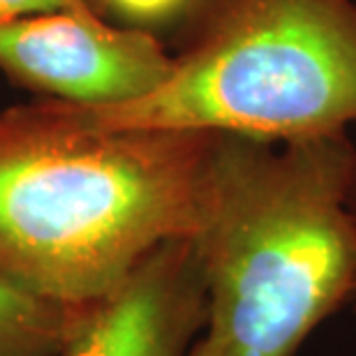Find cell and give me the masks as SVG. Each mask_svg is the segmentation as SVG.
<instances>
[{
    "label": "cell",
    "instance_id": "6da1fadb",
    "mask_svg": "<svg viewBox=\"0 0 356 356\" xmlns=\"http://www.w3.org/2000/svg\"><path fill=\"white\" fill-rule=\"evenodd\" d=\"M216 134L116 130L76 104L0 111V280L86 305L153 250L195 236Z\"/></svg>",
    "mask_w": 356,
    "mask_h": 356
},
{
    "label": "cell",
    "instance_id": "7a4b0ae2",
    "mask_svg": "<svg viewBox=\"0 0 356 356\" xmlns=\"http://www.w3.org/2000/svg\"><path fill=\"white\" fill-rule=\"evenodd\" d=\"M347 134L268 144L216 134L195 248L206 282L199 356H294L356 301Z\"/></svg>",
    "mask_w": 356,
    "mask_h": 356
},
{
    "label": "cell",
    "instance_id": "3957f363",
    "mask_svg": "<svg viewBox=\"0 0 356 356\" xmlns=\"http://www.w3.org/2000/svg\"><path fill=\"white\" fill-rule=\"evenodd\" d=\"M79 109L116 130H192L268 144L347 134L356 123V5L211 0L160 86L130 102Z\"/></svg>",
    "mask_w": 356,
    "mask_h": 356
},
{
    "label": "cell",
    "instance_id": "277c9868",
    "mask_svg": "<svg viewBox=\"0 0 356 356\" xmlns=\"http://www.w3.org/2000/svg\"><path fill=\"white\" fill-rule=\"evenodd\" d=\"M0 70L47 99L111 106L160 86L172 56L151 33L95 10H51L0 21Z\"/></svg>",
    "mask_w": 356,
    "mask_h": 356
},
{
    "label": "cell",
    "instance_id": "5b68a950",
    "mask_svg": "<svg viewBox=\"0 0 356 356\" xmlns=\"http://www.w3.org/2000/svg\"><path fill=\"white\" fill-rule=\"evenodd\" d=\"M206 310L195 241H169L109 294L76 305L60 356H188Z\"/></svg>",
    "mask_w": 356,
    "mask_h": 356
},
{
    "label": "cell",
    "instance_id": "8992f818",
    "mask_svg": "<svg viewBox=\"0 0 356 356\" xmlns=\"http://www.w3.org/2000/svg\"><path fill=\"white\" fill-rule=\"evenodd\" d=\"M74 312L0 280V356H60Z\"/></svg>",
    "mask_w": 356,
    "mask_h": 356
},
{
    "label": "cell",
    "instance_id": "52a82bcc",
    "mask_svg": "<svg viewBox=\"0 0 356 356\" xmlns=\"http://www.w3.org/2000/svg\"><path fill=\"white\" fill-rule=\"evenodd\" d=\"M104 3L132 24H162L183 14L192 0H104Z\"/></svg>",
    "mask_w": 356,
    "mask_h": 356
},
{
    "label": "cell",
    "instance_id": "ba28073f",
    "mask_svg": "<svg viewBox=\"0 0 356 356\" xmlns=\"http://www.w3.org/2000/svg\"><path fill=\"white\" fill-rule=\"evenodd\" d=\"M51 10H92L88 0H0V21Z\"/></svg>",
    "mask_w": 356,
    "mask_h": 356
},
{
    "label": "cell",
    "instance_id": "9c48e42d",
    "mask_svg": "<svg viewBox=\"0 0 356 356\" xmlns=\"http://www.w3.org/2000/svg\"><path fill=\"white\" fill-rule=\"evenodd\" d=\"M347 209H350L352 222L356 227V155L352 162V174H350V188H347Z\"/></svg>",
    "mask_w": 356,
    "mask_h": 356
},
{
    "label": "cell",
    "instance_id": "30bf717a",
    "mask_svg": "<svg viewBox=\"0 0 356 356\" xmlns=\"http://www.w3.org/2000/svg\"><path fill=\"white\" fill-rule=\"evenodd\" d=\"M188 356H199V350H197V345L192 347V350H190V354H188Z\"/></svg>",
    "mask_w": 356,
    "mask_h": 356
}]
</instances>
